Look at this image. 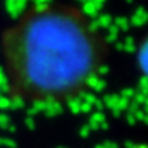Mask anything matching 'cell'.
<instances>
[{"mask_svg": "<svg viewBox=\"0 0 148 148\" xmlns=\"http://www.w3.org/2000/svg\"><path fill=\"white\" fill-rule=\"evenodd\" d=\"M3 72L14 100L30 105L78 99L105 65L108 42L81 7L38 3L0 38Z\"/></svg>", "mask_w": 148, "mask_h": 148, "instance_id": "obj_1", "label": "cell"}, {"mask_svg": "<svg viewBox=\"0 0 148 148\" xmlns=\"http://www.w3.org/2000/svg\"><path fill=\"white\" fill-rule=\"evenodd\" d=\"M136 62H138L139 70L142 72V74L148 78V35H147V38L142 42L140 47H139V49H138Z\"/></svg>", "mask_w": 148, "mask_h": 148, "instance_id": "obj_2", "label": "cell"}]
</instances>
